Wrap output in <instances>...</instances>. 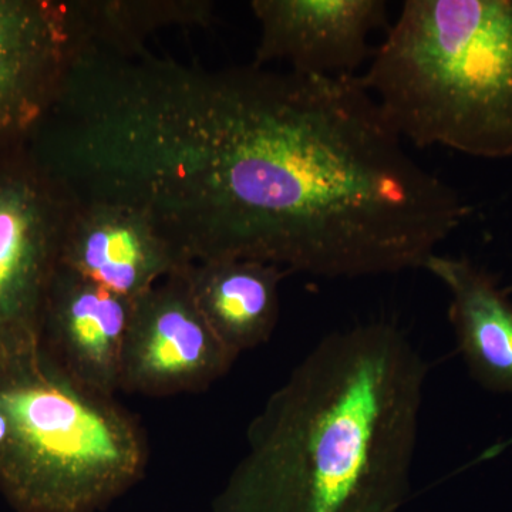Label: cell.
<instances>
[{
  "label": "cell",
  "mask_w": 512,
  "mask_h": 512,
  "mask_svg": "<svg viewBox=\"0 0 512 512\" xmlns=\"http://www.w3.org/2000/svg\"><path fill=\"white\" fill-rule=\"evenodd\" d=\"M94 198L150 215L190 264L255 259L326 279L424 268L470 214L359 76L117 60L84 120Z\"/></svg>",
  "instance_id": "1"
},
{
  "label": "cell",
  "mask_w": 512,
  "mask_h": 512,
  "mask_svg": "<svg viewBox=\"0 0 512 512\" xmlns=\"http://www.w3.org/2000/svg\"><path fill=\"white\" fill-rule=\"evenodd\" d=\"M429 365L386 322L325 336L268 397L211 512H397Z\"/></svg>",
  "instance_id": "2"
},
{
  "label": "cell",
  "mask_w": 512,
  "mask_h": 512,
  "mask_svg": "<svg viewBox=\"0 0 512 512\" xmlns=\"http://www.w3.org/2000/svg\"><path fill=\"white\" fill-rule=\"evenodd\" d=\"M359 79L403 141L512 157V0H407Z\"/></svg>",
  "instance_id": "3"
},
{
  "label": "cell",
  "mask_w": 512,
  "mask_h": 512,
  "mask_svg": "<svg viewBox=\"0 0 512 512\" xmlns=\"http://www.w3.org/2000/svg\"><path fill=\"white\" fill-rule=\"evenodd\" d=\"M0 494L13 512H100L146 474V430L42 353L0 369Z\"/></svg>",
  "instance_id": "4"
},
{
  "label": "cell",
  "mask_w": 512,
  "mask_h": 512,
  "mask_svg": "<svg viewBox=\"0 0 512 512\" xmlns=\"http://www.w3.org/2000/svg\"><path fill=\"white\" fill-rule=\"evenodd\" d=\"M67 210L22 144L0 151V369L40 352Z\"/></svg>",
  "instance_id": "5"
},
{
  "label": "cell",
  "mask_w": 512,
  "mask_h": 512,
  "mask_svg": "<svg viewBox=\"0 0 512 512\" xmlns=\"http://www.w3.org/2000/svg\"><path fill=\"white\" fill-rule=\"evenodd\" d=\"M183 271L134 301L121 360V392L147 397L202 392L238 359L202 318Z\"/></svg>",
  "instance_id": "6"
},
{
  "label": "cell",
  "mask_w": 512,
  "mask_h": 512,
  "mask_svg": "<svg viewBox=\"0 0 512 512\" xmlns=\"http://www.w3.org/2000/svg\"><path fill=\"white\" fill-rule=\"evenodd\" d=\"M67 201L62 268L134 301L190 265L146 212L114 201Z\"/></svg>",
  "instance_id": "7"
},
{
  "label": "cell",
  "mask_w": 512,
  "mask_h": 512,
  "mask_svg": "<svg viewBox=\"0 0 512 512\" xmlns=\"http://www.w3.org/2000/svg\"><path fill=\"white\" fill-rule=\"evenodd\" d=\"M259 23L255 64L285 62L311 76H355L375 49L370 37L386 25L384 0H254Z\"/></svg>",
  "instance_id": "8"
},
{
  "label": "cell",
  "mask_w": 512,
  "mask_h": 512,
  "mask_svg": "<svg viewBox=\"0 0 512 512\" xmlns=\"http://www.w3.org/2000/svg\"><path fill=\"white\" fill-rule=\"evenodd\" d=\"M134 301L57 265L43 313L40 353L80 386L116 396Z\"/></svg>",
  "instance_id": "9"
},
{
  "label": "cell",
  "mask_w": 512,
  "mask_h": 512,
  "mask_svg": "<svg viewBox=\"0 0 512 512\" xmlns=\"http://www.w3.org/2000/svg\"><path fill=\"white\" fill-rule=\"evenodd\" d=\"M67 55L64 2L0 0V151L20 146L49 109Z\"/></svg>",
  "instance_id": "10"
},
{
  "label": "cell",
  "mask_w": 512,
  "mask_h": 512,
  "mask_svg": "<svg viewBox=\"0 0 512 512\" xmlns=\"http://www.w3.org/2000/svg\"><path fill=\"white\" fill-rule=\"evenodd\" d=\"M195 306L234 356L264 345L279 320V286L291 274L255 259H212L185 266Z\"/></svg>",
  "instance_id": "11"
},
{
  "label": "cell",
  "mask_w": 512,
  "mask_h": 512,
  "mask_svg": "<svg viewBox=\"0 0 512 512\" xmlns=\"http://www.w3.org/2000/svg\"><path fill=\"white\" fill-rule=\"evenodd\" d=\"M450 293L448 318L471 376L495 393H512V302L467 258L434 254L424 268Z\"/></svg>",
  "instance_id": "12"
},
{
  "label": "cell",
  "mask_w": 512,
  "mask_h": 512,
  "mask_svg": "<svg viewBox=\"0 0 512 512\" xmlns=\"http://www.w3.org/2000/svg\"><path fill=\"white\" fill-rule=\"evenodd\" d=\"M508 291L512 292V284H511V286H510V289H508Z\"/></svg>",
  "instance_id": "13"
}]
</instances>
